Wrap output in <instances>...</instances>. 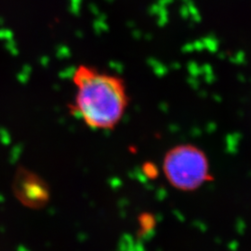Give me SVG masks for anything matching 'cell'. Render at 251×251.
I'll return each mask as SVG.
<instances>
[{
  "label": "cell",
  "instance_id": "7a4b0ae2",
  "mask_svg": "<svg viewBox=\"0 0 251 251\" xmlns=\"http://www.w3.org/2000/svg\"><path fill=\"white\" fill-rule=\"evenodd\" d=\"M163 170L171 185L181 191H195L210 179L205 152L191 144L177 145L167 152Z\"/></svg>",
  "mask_w": 251,
  "mask_h": 251
},
{
  "label": "cell",
  "instance_id": "6da1fadb",
  "mask_svg": "<svg viewBox=\"0 0 251 251\" xmlns=\"http://www.w3.org/2000/svg\"><path fill=\"white\" fill-rule=\"evenodd\" d=\"M73 98L70 110L95 130L117 126L128 107L125 80L116 74L90 64H79L72 73Z\"/></svg>",
  "mask_w": 251,
  "mask_h": 251
}]
</instances>
